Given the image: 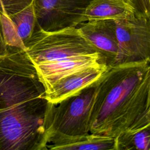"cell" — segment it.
<instances>
[{
  "label": "cell",
  "instance_id": "1",
  "mask_svg": "<svg viewBox=\"0 0 150 150\" xmlns=\"http://www.w3.org/2000/svg\"><path fill=\"white\" fill-rule=\"evenodd\" d=\"M48 104L26 52L7 45L0 52V150H47Z\"/></svg>",
  "mask_w": 150,
  "mask_h": 150
},
{
  "label": "cell",
  "instance_id": "8",
  "mask_svg": "<svg viewBox=\"0 0 150 150\" xmlns=\"http://www.w3.org/2000/svg\"><path fill=\"white\" fill-rule=\"evenodd\" d=\"M76 27L101 54L107 66L112 65L118 48L114 20L88 21L80 23Z\"/></svg>",
  "mask_w": 150,
  "mask_h": 150
},
{
  "label": "cell",
  "instance_id": "6",
  "mask_svg": "<svg viewBox=\"0 0 150 150\" xmlns=\"http://www.w3.org/2000/svg\"><path fill=\"white\" fill-rule=\"evenodd\" d=\"M92 0H33L36 27L47 32L76 27L84 22Z\"/></svg>",
  "mask_w": 150,
  "mask_h": 150
},
{
  "label": "cell",
  "instance_id": "4",
  "mask_svg": "<svg viewBox=\"0 0 150 150\" xmlns=\"http://www.w3.org/2000/svg\"><path fill=\"white\" fill-rule=\"evenodd\" d=\"M94 90L95 83L57 104L49 103L45 125L46 139L51 133L73 136L90 132Z\"/></svg>",
  "mask_w": 150,
  "mask_h": 150
},
{
  "label": "cell",
  "instance_id": "13",
  "mask_svg": "<svg viewBox=\"0 0 150 150\" xmlns=\"http://www.w3.org/2000/svg\"><path fill=\"white\" fill-rule=\"evenodd\" d=\"M9 18L25 43L30 38L36 26V17L33 4Z\"/></svg>",
  "mask_w": 150,
  "mask_h": 150
},
{
  "label": "cell",
  "instance_id": "18",
  "mask_svg": "<svg viewBox=\"0 0 150 150\" xmlns=\"http://www.w3.org/2000/svg\"><path fill=\"white\" fill-rule=\"evenodd\" d=\"M0 12L4 13V10H3V8L2 7V5H1V2H0Z\"/></svg>",
  "mask_w": 150,
  "mask_h": 150
},
{
  "label": "cell",
  "instance_id": "9",
  "mask_svg": "<svg viewBox=\"0 0 150 150\" xmlns=\"http://www.w3.org/2000/svg\"><path fill=\"white\" fill-rule=\"evenodd\" d=\"M106 64L90 67L67 76L57 81L49 93L45 94L49 103L57 104L94 84L106 70Z\"/></svg>",
  "mask_w": 150,
  "mask_h": 150
},
{
  "label": "cell",
  "instance_id": "12",
  "mask_svg": "<svg viewBox=\"0 0 150 150\" xmlns=\"http://www.w3.org/2000/svg\"><path fill=\"white\" fill-rule=\"evenodd\" d=\"M114 150H150V126L125 132L114 138Z\"/></svg>",
  "mask_w": 150,
  "mask_h": 150
},
{
  "label": "cell",
  "instance_id": "15",
  "mask_svg": "<svg viewBox=\"0 0 150 150\" xmlns=\"http://www.w3.org/2000/svg\"><path fill=\"white\" fill-rule=\"evenodd\" d=\"M4 13L8 17L22 11L33 2V0H0Z\"/></svg>",
  "mask_w": 150,
  "mask_h": 150
},
{
  "label": "cell",
  "instance_id": "5",
  "mask_svg": "<svg viewBox=\"0 0 150 150\" xmlns=\"http://www.w3.org/2000/svg\"><path fill=\"white\" fill-rule=\"evenodd\" d=\"M114 21L118 48L112 65L150 60V16L137 11Z\"/></svg>",
  "mask_w": 150,
  "mask_h": 150
},
{
  "label": "cell",
  "instance_id": "7",
  "mask_svg": "<svg viewBox=\"0 0 150 150\" xmlns=\"http://www.w3.org/2000/svg\"><path fill=\"white\" fill-rule=\"evenodd\" d=\"M106 64L100 53L78 55L62 59L34 64L38 77L43 84L45 94L50 92L61 79L90 67Z\"/></svg>",
  "mask_w": 150,
  "mask_h": 150
},
{
  "label": "cell",
  "instance_id": "10",
  "mask_svg": "<svg viewBox=\"0 0 150 150\" xmlns=\"http://www.w3.org/2000/svg\"><path fill=\"white\" fill-rule=\"evenodd\" d=\"M47 149L58 150H114V138L88 133L67 135L51 133L47 137Z\"/></svg>",
  "mask_w": 150,
  "mask_h": 150
},
{
  "label": "cell",
  "instance_id": "3",
  "mask_svg": "<svg viewBox=\"0 0 150 150\" xmlns=\"http://www.w3.org/2000/svg\"><path fill=\"white\" fill-rule=\"evenodd\" d=\"M24 44L25 52L34 64L98 53L77 27L47 32L36 26Z\"/></svg>",
  "mask_w": 150,
  "mask_h": 150
},
{
  "label": "cell",
  "instance_id": "2",
  "mask_svg": "<svg viewBox=\"0 0 150 150\" xmlns=\"http://www.w3.org/2000/svg\"><path fill=\"white\" fill-rule=\"evenodd\" d=\"M149 63L107 67L95 83L90 133L115 138L150 126Z\"/></svg>",
  "mask_w": 150,
  "mask_h": 150
},
{
  "label": "cell",
  "instance_id": "16",
  "mask_svg": "<svg viewBox=\"0 0 150 150\" xmlns=\"http://www.w3.org/2000/svg\"><path fill=\"white\" fill-rule=\"evenodd\" d=\"M135 2L140 12L150 16V0H135Z\"/></svg>",
  "mask_w": 150,
  "mask_h": 150
},
{
  "label": "cell",
  "instance_id": "14",
  "mask_svg": "<svg viewBox=\"0 0 150 150\" xmlns=\"http://www.w3.org/2000/svg\"><path fill=\"white\" fill-rule=\"evenodd\" d=\"M0 29L3 39L6 45L26 50L25 44L18 35L12 21L7 15L1 12H0Z\"/></svg>",
  "mask_w": 150,
  "mask_h": 150
},
{
  "label": "cell",
  "instance_id": "17",
  "mask_svg": "<svg viewBox=\"0 0 150 150\" xmlns=\"http://www.w3.org/2000/svg\"><path fill=\"white\" fill-rule=\"evenodd\" d=\"M6 45L4 42V40L3 39V37L1 33V29H0V52H3L6 47Z\"/></svg>",
  "mask_w": 150,
  "mask_h": 150
},
{
  "label": "cell",
  "instance_id": "11",
  "mask_svg": "<svg viewBox=\"0 0 150 150\" xmlns=\"http://www.w3.org/2000/svg\"><path fill=\"white\" fill-rule=\"evenodd\" d=\"M137 11H139L134 0H92L85 11L83 20H117Z\"/></svg>",
  "mask_w": 150,
  "mask_h": 150
},
{
  "label": "cell",
  "instance_id": "19",
  "mask_svg": "<svg viewBox=\"0 0 150 150\" xmlns=\"http://www.w3.org/2000/svg\"><path fill=\"white\" fill-rule=\"evenodd\" d=\"M134 1H135V0H134Z\"/></svg>",
  "mask_w": 150,
  "mask_h": 150
}]
</instances>
